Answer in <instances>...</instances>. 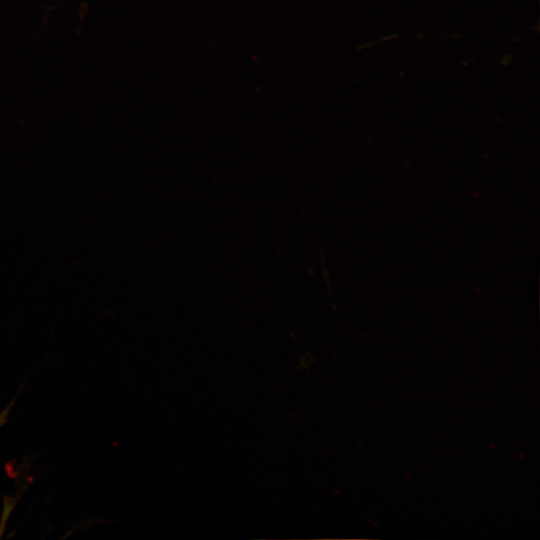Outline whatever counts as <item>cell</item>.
Listing matches in <instances>:
<instances>
[]
</instances>
